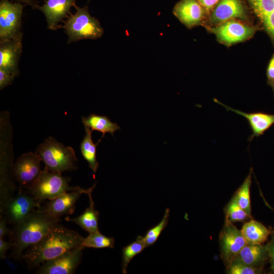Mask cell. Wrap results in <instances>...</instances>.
<instances>
[{
    "mask_svg": "<svg viewBox=\"0 0 274 274\" xmlns=\"http://www.w3.org/2000/svg\"><path fill=\"white\" fill-rule=\"evenodd\" d=\"M233 18H246L241 0H221L213 11L210 20L213 24H221Z\"/></svg>",
    "mask_w": 274,
    "mask_h": 274,
    "instance_id": "e0dca14e",
    "label": "cell"
},
{
    "mask_svg": "<svg viewBox=\"0 0 274 274\" xmlns=\"http://www.w3.org/2000/svg\"><path fill=\"white\" fill-rule=\"evenodd\" d=\"M40 203L26 190L20 188L19 192L7 203L2 213L9 224L15 226L40 208Z\"/></svg>",
    "mask_w": 274,
    "mask_h": 274,
    "instance_id": "8992f818",
    "label": "cell"
},
{
    "mask_svg": "<svg viewBox=\"0 0 274 274\" xmlns=\"http://www.w3.org/2000/svg\"><path fill=\"white\" fill-rule=\"evenodd\" d=\"M10 248H12V245L10 241H7L4 237H0V258L4 259L6 258V254Z\"/></svg>",
    "mask_w": 274,
    "mask_h": 274,
    "instance_id": "836d02e7",
    "label": "cell"
},
{
    "mask_svg": "<svg viewBox=\"0 0 274 274\" xmlns=\"http://www.w3.org/2000/svg\"><path fill=\"white\" fill-rule=\"evenodd\" d=\"M252 168L246 178L243 184L237 190L234 195L240 207L249 215L251 216V206L250 201V187L252 183Z\"/></svg>",
    "mask_w": 274,
    "mask_h": 274,
    "instance_id": "cb8c5ba5",
    "label": "cell"
},
{
    "mask_svg": "<svg viewBox=\"0 0 274 274\" xmlns=\"http://www.w3.org/2000/svg\"><path fill=\"white\" fill-rule=\"evenodd\" d=\"M115 239L113 237H107L102 234L99 231L89 233L84 237L81 244L82 248H113Z\"/></svg>",
    "mask_w": 274,
    "mask_h": 274,
    "instance_id": "d4e9b609",
    "label": "cell"
},
{
    "mask_svg": "<svg viewBox=\"0 0 274 274\" xmlns=\"http://www.w3.org/2000/svg\"><path fill=\"white\" fill-rule=\"evenodd\" d=\"M59 221L60 218L39 209L14 226L9 235L12 249L11 257L15 259L22 258L26 249L41 241Z\"/></svg>",
    "mask_w": 274,
    "mask_h": 274,
    "instance_id": "7a4b0ae2",
    "label": "cell"
},
{
    "mask_svg": "<svg viewBox=\"0 0 274 274\" xmlns=\"http://www.w3.org/2000/svg\"><path fill=\"white\" fill-rule=\"evenodd\" d=\"M206 11L197 0H181L173 9L174 14L188 28L200 24Z\"/></svg>",
    "mask_w": 274,
    "mask_h": 274,
    "instance_id": "9a60e30c",
    "label": "cell"
},
{
    "mask_svg": "<svg viewBox=\"0 0 274 274\" xmlns=\"http://www.w3.org/2000/svg\"><path fill=\"white\" fill-rule=\"evenodd\" d=\"M169 217V209H166L161 221L156 226L150 229L144 237L146 247L153 245L162 231L166 226Z\"/></svg>",
    "mask_w": 274,
    "mask_h": 274,
    "instance_id": "4316f807",
    "label": "cell"
},
{
    "mask_svg": "<svg viewBox=\"0 0 274 274\" xmlns=\"http://www.w3.org/2000/svg\"><path fill=\"white\" fill-rule=\"evenodd\" d=\"M75 0H47L38 8L45 15L47 27L55 29L59 23L65 18L72 6H75Z\"/></svg>",
    "mask_w": 274,
    "mask_h": 274,
    "instance_id": "2e32d148",
    "label": "cell"
},
{
    "mask_svg": "<svg viewBox=\"0 0 274 274\" xmlns=\"http://www.w3.org/2000/svg\"><path fill=\"white\" fill-rule=\"evenodd\" d=\"M267 84L272 90L274 97V54L272 55L266 70Z\"/></svg>",
    "mask_w": 274,
    "mask_h": 274,
    "instance_id": "4dcf8cb0",
    "label": "cell"
},
{
    "mask_svg": "<svg viewBox=\"0 0 274 274\" xmlns=\"http://www.w3.org/2000/svg\"><path fill=\"white\" fill-rule=\"evenodd\" d=\"M89 189H84L81 187L78 189L66 192L61 195L47 202L45 206L39 208L48 214L60 218L66 215L72 214L75 210V204L82 193L87 194Z\"/></svg>",
    "mask_w": 274,
    "mask_h": 274,
    "instance_id": "4fadbf2b",
    "label": "cell"
},
{
    "mask_svg": "<svg viewBox=\"0 0 274 274\" xmlns=\"http://www.w3.org/2000/svg\"><path fill=\"white\" fill-rule=\"evenodd\" d=\"M36 153L47 170L56 173L76 169L77 159L73 148L65 146L52 136L40 144Z\"/></svg>",
    "mask_w": 274,
    "mask_h": 274,
    "instance_id": "3957f363",
    "label": "cell"
},
{
    "mask_svg": "<svg viewBox=\"0 0 274 274\" xmlns=\"http://www.w3.org/2000/svg\"><path fill=\"white\" fill-rule=\"evenodd\" d=\"M207 11L213 9L221 0H197Z\"/></svg>",
    "mask_w": 274,
    "mask_h": 274,
    "instance_id": "d590c367",
    "label": "cell"
},
{
    "mask_svg": "<svg viewBox=\"0 0 274 274\" xmlns=\"http://www.w3.org/2000/svg\"><path fill=\"white\" fill-rule=\"evenodd\" d=\"M83 238L59 223L41 241L26 249L22 258L32 269L71 250L82 247Z\"/></svg>",
    "mask_w": 274,
    "mask_h": 274,
    "instance_id": "6da1fadb",
    "label": "cell"
},
{
    "mask_svg": "<svg viewBox=\"0 0 274 274\" xmlns=\"http://www.w3.org/2000/svg\"><path fill=\"white\" fill-rule=\"evenodd\" d=\"M242 233L247 244L262 245L271 233L260 222L251 220L243 225Z\"/></svg>",
    "mask_w": 274,
    "mask_h": 274,
    "instance_id": "ffe728a7",
    "label": "cell"
},
{
    "mask_svg": "<svg viewBox=\"0 0 274 274\" xmlns=\"http://www.w3.org/2000/svg\"><path fill=\"white\" fill-rule=\"evenodd\" d=\"M16 2H19L21 3H24L26 5L30 6L33 8H38L39 6L37 5V3L34 0H13Z\"/></svg>",
    "mask_w": 274,
    "mask_h": 274,
    "instance_id": "8d00e7d4",
    "label": "cell"
},
{
    "mask_svg": "<svg viewBox=\"0 0 274 274\" xmlns=\"http://www.w3.org/2000/svg\"><path fill=\"white\" fill-rule=\"evenodd\" d=\"M214 101L224 107L228 111L233 112L247 120L252 130V134L248 139L249 142L252 141L255 137L263 135L274 124V114L261 112L246 113L227 106L216 98Z\"/></svg>",
    "mask_w": 274,
    "mask_h": 274,
    "instance_id": "5bb4252c",
    "label": "cell"
},
{
    "mask_svg": "<svg viewBox=\"0 0 274 274\" xmlns=\"http://www.w3.org/2000/svg\"><path fill=\"white\" fill-rule=\"evenodd\" d=\"M212 30L221 42L231 45L249 38L255 32V28L239 21L230 20L221 23Z\"/></svg>",
    "mask_w": 274,
    "mask_h": 274,
    "instance_id": "7c38bea8",
    "label": "cell"
},
{
    "mask_svg": "<svg viewBox=\"0 0 274 274\" xmlns=\"http://www.w3.org/2000/svg\"><path fill=\"white\" fill-rule=\"evenodd\" d=\"M76 7V12L65 23L68 44L85 39L101 37L104 29L98 20L92 17L86 7Z\"/></svg>",
    "mask_w": 274,
    "mask_h": 274,
    "instance_id": "277c9868",
    "label": "cell"
},
{
    "mask_svg": "<svg viewBox=\"0 0 274 274\" xmlns=\"http://www.w3.org/2000/svg\"><path fill=\"white\" fill-rule=\"evenodd\" d=\"M266 254L265 247L262 245L247 244L234 260L251 266L261 268Z\"/></svg>",
    "mask_w": 274,
    "mask_h": 274,
    "instance_id": "d6986e66",
    "label": "cell"
},
{
    "mask_svg": "<svg viewBox=\"0 0 274 274\" xmlns=\"http://www.w3.org/2000/svg\"><path fill=\"white\" fill-rule=\"evenodd\" d=\"M8 221L5 216L1 218L0 220V237H5L10 235L11 232L7 227Z\"/></svg>",
    "mask_w": 274,
    "mask_h": 274,
    "instance_id": "e575fe53",
    "label": "cell"
},
{
    "mask_svg": "<svg viewBox=\"0 0 274 274\" xmlns=\"http://www.w3.org/2000/svg\"><path fill=\"white\" fill-rule=\"evenodd\" d=\"M23 6L21 3L9 0L0 2V41L11 39L21 35Z\"/></svg>",
    "mask_w": 274,
    "mask_h": 274,
    "instance_id": "52a82bcc",
    "label": "cell"
},
{
    "mask_svg": "<svg viewBox=\"0 0 274 274\" xmlns=\"http://www.w3.org/2000/svg\"><path fill=\"white\" fill-rule=\"evenodd\" d=\"M41 162L36 152H29L21 155L13 163L14 179L21 188L26 189L37 180L42 171Z\"/></svg>",
    "mask_w": 274,
    "mask_h": 274,
    "instance_id": "ba28073f",
    "label": "cell"
},
{
    "mask_svg": "<svg viewBox=\"0 0 274 274\" xmlns=\"http://www.w3.org/2000/svg\"><path fill=\"white\" fill-rule=\"evenodd\" d=\"M229 274H257L262 272L261 268L251 266L234 260L226 267Z\"/></svg>",
    "mask_w": 274,
    "mask_h": 274,
    "instance_id": "f1b7e54d",
    "label": "cell"
},
{
    "mask_svg": "<svg viewBox=\"0 0 274 274\" xmlns=\"http://www.w3.org/2000/svg\"><path fill=\"white\" fill-rule=\"evenodd\" d=\"M15 77V75L0 69V89H2L10 85Z\"/></svg>",
    "mask_w": 274,
    "mask_h": 274,
    "instance_id": "1f68e13d",
    "label": "cell"
},
{
    "mask_svg": "<svg viewBox=\"0 0 274 274\" xmlns=\"http://www.w3.org/2000/svg\"><path fill=\"white\" fill-rule=\"evenodd\" d=\"M219 243L221 257L226 267L247 244L241 230H238L227 219H225L224 225L220 233Z\"/></svg>",
    "mask_w": 274,
    "mask_h": 274,
    "instance_id": "9c48e42d",
    "label": "cell"
},
{
    "mask_svg": "<svg viewBox=\"0 0 274 274\" xmlns=\"http://www.w3.org/2000/svg\"><path fill=\"white\" fill-rule=\"evenodd\" d=\"M225 219L229 222H243L252 217L247 213L238 204L234 195L225 208Z\"/></svg>",
    "mask_w": 274,
    "mask_h": 274,
    "instance_id": "484cf974",
    "label": "cell"
},
{
    "mask_svg": "<svg viewBox=\"0 0 274 274\" xmlns=\"http://www.w3.org/2000/svg\"><path fill=\"white\" fill-rule=\"evenodd\" d=\"M85 135L80 144V150L89 167L94 173H95L99 165L96 159V146L101 139L95 144L92 139V130L86 126H85Z\"/></svg>",
    "mask_w": 274,
    "mask_h": 274,
    "instance_id": "7402d4cb",
    "label": "cell"
},
{
    "mask_svg": "<svg viewBox=\"0 0 274 274\" xmlns=\"http://www.w3.org/2000/svg\"><path fill=\"white\" fill-rule=\"evenodd\" d=\"M261 20L266 31L274 41V11L265 16Z\"/></svg>",
    "mask_w": 274,
    "mask_h": 274,
    "instance_id": "f546056e",
    "label": "cell"
},
{
    "mask_svg": "<svg viewBox=\"0 0 274 274\" xmlns=\"http://www.w3.org/2000/svg\"><path fill=\"white\" fill-rule=\"evenodd\" d=\"M144 237L139 235L132 243L122 249V271L127 273V266L130 261L146 248Z\"/></svg>",
    "mask_w": 274,
    "mask_h": 274,
    "instance_id": "603a6c76",
    "label": "cell"
},
{
    "mask_svg": "<svg viewBox=\"0 0 274 274\" xmlns=\"http://www.w3.org/2000/svg\"><path fill=\"white\" fill-rule=\"evenodd\" d=\"M69 182L70 179L63 177L60 173H53L44 168L37 180L25 190L37 201L41 202L80 188L70 186Z\"/></svg>",
    "mask_w": 274,
    "mask_h": 274,
    "instance_id": "5b68a950",
    "label": "cell"
},
{
    "mask_svg": "<svg viewBox=\"0 0 274 274\" xmlns=\"http://www.w3.org/2000/svg\"><path fill=\"white\" fill-rule=\"evenodd\" d=\"M265 247L270 258L272 273H274V236Z\"/></svg>",
    "mask_w": 274,
    "mask_h": 274,
    "instance_id": "d6a6232c",
    "label": "cell"
},
{
    "mask_svg": "<svg viewBox=\"0 0 274 274\" xmlns=\"http://www.w3.org/2000/svg\"><path fill=\"white\" fill-rule=\"evenodd\" d=\"M84 248L79 247L48 260L40 265L36 273L39 274H72L79 266Z\"/></svg>",
    "mask_w": 274,
    "mask_h": 274,
    "instance_id": "30bf717a",
    "label": "cell"
},
{
    "mask_svg": "<svg viewBox=\"0 0 274 274\" xmlns=\"http://www.w3.org/2000/svg\"><path fill=\"white\" fill-rule=\"evenodd\" d=\"M82 122L84 126L89 127L91 130L101 132L102 133L101 139L106 133H110L114 136V133L120 129L118 124L112 122L107 116L95 114L83 117Z\"/></svg>",
    "mask_w": 274,
    "mask_h": 274,
    "instance_id": "44dd1931",
    "label": "cell"
},
{
    "mask_svg": "<svg viewBox=\"0 0 274 274\" xmlns=\"http://www.w3.org/2000/svg\"><path fill=\"white\" fill-rule=\"evenodd\" d=\"M260 20L274 11V0H247Z\"/></svg>",
    "mask_w": 274,
    "mask_h": 274,
    "instance_id": "83f0119b",
    "label": "cell"
},
{
    "mask_svg": "<svg viewBox=\"0 0 274 274\" xmlns=\"http://www.w3.org/2000/svg\"><path fill=\"white\" fill-rule=\"evenodd\" d=\"M95 185L96 183L90 188L89 191L87 193L90 200L89 207L87 208L81 215L74 218L67 219L68 221L75 223L89 233L99 231L98 226L99 213L94 209L92 198V192Z\"/></svg>",
    "mask_w": 274,
    "mask_h": 274,
    "instance_id": "ac0fdd59",
    "label": "cell"
},
{
    "mask_svg": "<svg viewBox=\"0 0 274 274\" xmlns=\"http://www.w3.org/2000/svg\"><path fill=\"white\" fill-rule=\"evenodd\" d=\"M22 33L11 39L0 41V69L15 76L22 50Z\"/></svg>",
    "mask_w": 274,
    "mask_h": 274,
    "instance_id": "8fae6325",
    "label": "cell"
}]
</instances>
